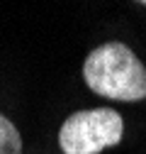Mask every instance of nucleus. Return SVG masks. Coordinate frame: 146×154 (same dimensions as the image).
I'll use <instances>...</instances> for the list:
<instances>
[{
	"label": "nucleus",
	"instance_id": "nucleus-1",
	"mask_svg": "<svg viewBox=\"0 0 146 154\" xmlns=\"http://www.w3.org/2000/svg\"><path fill=\"white\" fill-rule=\"evenodd\" d=\"M88 88L110 100L136 103L146 98V66L122 42L95 47L83 64Z\"/></svg>",
	"mask_w": 146,
	"mask_h": 154
},
{
	"label": "nucleus",
	"instance_id": "nucleus-2",
	"mask_svg": "<svg viewBox=\"0 0 146 154\" xmlns=\"http://www.w3.org/2000/svg\"><path fill=\"white\" fill-rule=\"evenodd\" d=\"M124 120L112 108L78 110L59 130V147L63 154H100L122 142Z\"/></svg>",
	"mask_w": 146,
	"mask_h": 154
},
{
	"label": "nucleus",
	"instance_id": "nucleus-3",
	"mask_svg": "<svg viewBox=\"0 0 146 154\" xmlns=\"http://www.w3.org/2000/svg\"><path fill=\"white\" fill-rule=\"evenodd\" d=\"M0 154H22L20 132L3 112H0Z\"/></svg>",
	"mask_w": 146,
	"mask_h": 154
}]
</instances>
